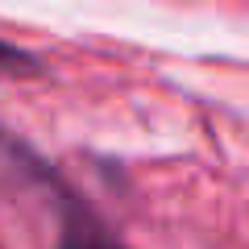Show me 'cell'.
I'll return each instance as SVG.
<instances>
[{
  "mask_svg": "<svg viewBox=\"0 0 249 249\" xmlns=\"http://www.w3.org/2000/svg\"><path fill=\"white\" fill-rule=\"evenodd\" d=\"M54 249H124V241L91 212L83 199H75L62 187V204H58V241Z\"/></svg>",
  "mask_w": 249,
  "mask_h": 249,
  "instance_id": "cell-1",
  "label": "cell"
},
{
  "mask_svg": "<svg viewBox=\"0 0 249 249\" xmlns=\"http://www.w3.org/2000/svg\"><path fill=\"white\" fill-rule=\"evenodd\" d=\"M0 71H4V75H37V71H42V62H37L29 50H21V46L0 42Z\"/></svg>",
  "mask_w": 249,
  "mask_h": 249,
  "instance_id": "cell-2",
  "label": "cell"
}]
</instances>
